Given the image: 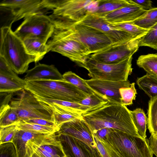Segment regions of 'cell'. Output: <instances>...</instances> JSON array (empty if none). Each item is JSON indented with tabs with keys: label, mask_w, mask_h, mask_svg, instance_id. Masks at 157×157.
<instances>
[{
	"label": "cell",
	"mask_w": 157,
	"mask_h": 157,
	"mask_svg": "<svg viewBox=\"0 0 157 157\" xmlns=\"http://www.w3.org/2000/svg\"><path fill=\"white\" fill-rule=\"evenodd\" d=\"M130 111L124 105L109 101L97 108L88 111L82 116L93 133L107 128L140 136L133 123Z\"/></svg>",
	"instance_id": "6da1fadb"
},
{
	"label": "cell",
	"mask_w": 157,
	"mask_h": 157,
	"mask_svg": "<svg viewBox=\"0 0 157 157\" xmlns=\"http://www.w3.org/2000/svg\"><path fill=\"white\" fill-rule=\"evenodd\" d=\"M53 22L54 29L47 43L48 52L52 51L59 53L81 67L90 54L74 34V25Z\"/></svg>",
	"instance_id": "7a4b0ae2"
},
{
	"label": "cell",
	"mask_w": 157,
	"mask_h": 157,
	"mask_svg": "<svg viewBox=\"0 0 157 157\" xmlns=\"http://www.w3.org/2000/svg\"><path fill=\"white\" fill-rule=\"evenodd\" d=\"M11 25L1 28L0 56L2 57L12 70L18 74L28 70L29 64L38 61L27 52L23 41L11 29Z\"/></svg>",
	"instance_id": "3957f363"
},
{
	"label": "cell",
	"mask_w": 157,
	"mask_h": 157,
	"mask_svg": "<svg viewBox=\"0 0 157 157\" xmlns=\"http://www.w3.org/2000/svg\"><path fill=\"white\" fill-rule=\"evenodd\" d=\"M25 89L38 97L73 102L79 103L89 96L64 80L28 82Z\"/></svg>",
	"instance_id": "277c9868"
},
{
	"label": "cell",
	"mask_w": 157,
	"mask_h": 157,
	"mask_svg": "<svg viewBox=\"0 0 157 157\" xmlns=\"http://www.w3.org/2000/svg\"><path fill=\"white\" fill-rule=\"evenodd\" d=\"M103 140L120 157H153L147 138L111 128Z\"/></svg>",
	"instance_id": "5b68a950"
},
{
	"label": "cell",
	"mask_w": 157,
	"mask_h": 157,
	"mask_svg": "<svg viewBox=\"0 0 157 157\" xmlns=\"http://www.w3.org/2000/svg\"><path fill=\"white\" fill-rule=\"evenodd\" d=\"M20 92L17 97L11 99L10 104L17 111L20 122L34 119L54 122L53 111L49 105L38 101L27 90L24 89Z\"/></svg>",
	"instance_id": "8992f818"
},
{
	"label": "cell",
	"mask_w": 157,
	"mask_h": 157,
	"mask_svg": "<svg viewBox=\"0 0 157 157\" xmlns=\"http://www.w3.org/2000/svg\"><path fill=\"white\" fill-rule=\"evenodd\" d=\"M132 56L115 64H106L96 62L88 58L81 67L88 72L92 79L113 81H126L132 72Z\"/></svg>",
	"instance_id": "52a82bcc"
},
{
	"label": "cell",
	"mask_w": 157,
	"mask_h": 157,
	"mask_svg": "<svg viewBox=\"0 0 157 157\" xmlns=\"http://www.w3.org/2000/svg\"><path fill=\"white\" fill-rule=\"evenodd\" d=\"M98 0H59L49 17L79 22L97 10Z\"/></svg>",
	"instance_id": "ba28073f"
},
{
	"label": "cell",
	"mask_w": 157,
	"mask_h": 157,
	"mask_svg": "<svg viewBox=\"0 0 157 157\" xmlns=\"http://www.w3.org/2000/svg\"><path fill=\"white\" fill-rule=\"evenodd\" d=\"M23 21L14 32L21 40L29 37L40 38L47 42L54 29L53 21L44 14L32 15Z\"/></svg>",
	"instance_id": "9c48e42d"
},
{
	"label": "cell",
	"mask_w": 157,
	"mask_h": 157,
	"mask_svg": "<svg viewBox=\"0 0 157 157\" xmlns=\"http://www.w3.org/2000/svg\"><path fill=\"white\" fill-rule=\"evenodd\" d=\"M54 4V1L51 0H4L0 6L10 11L13 22L32 15L44 14L45 10H53Z\"/></svg>",
	"instance_id": "30bf717a"
},
{
	"label": "cell",
	"mask_w": 157,
	"mask_h": 157,
	"mask_svg": "<svg viewBox=\"0 0 157 157\" xmlns=\"http://www.w3.org/2000/svg\"><path fill=\"white\" fill-rule=\"evenodd\" d=\"M140 39H134L126 42L113 44L102 51L90 55L88 58L100 63H119L132 56L138 50Z\"/></svg>",
	"instance_id": "8fae6325"
},
{
	"label": "cell",
	"mask_w": 157,
	"mask_h": 157,
	"mask_svg": "<svg viewBox=\"0 0 157 157\" xmlns=\"http://www.w3.org/2000/svg\"><path fill=\"white\" fill-rule=\"evenodd\" d=\"M73 33L91 54L114 44L105 34L93 28L80 23L73 27Z\"/></svg>",
	"instance_id": "7c38bea8"
},
{
	"label": "cell",
	"mask_w": 157,
	"mask_h": 157,
	"mask_svg": "<svg viewBox=\"0 0 157 157\" xmlns=\"http://www.w3.org/2000/svg\"><path fill=\"white\" fill-rule=\"evenodd\" d=\"M78 23L101 31L106 35L114 44L126 42L135 39L128 33L114 28L103 17L93 14L88 15Z\"/></svg>",
	"instance_id": "4fadbf2b"
},
{
	"label": "cell",
	"mask_w": 157,
	"mask_h": 157,
	"mask_svg": "<svg viewBox=\"0 0 157 157\" xmlns=\"http://www.w3.org/2000/svg\"><path fill=\"white\" fill-rule=\"evenodd\" d=\"M56 133L67 157H102L97 147L69 136Z\"/></svg>",
	"instance_id": "5bb4252c"
},
{
	"label": "cell",
	"mask_w": 157,
	"mask_h": 157,
	"mask_svg": "<svg viewBox=\"0 0 157 157\" xmlns=\"http://www.w3.org/2000/svg\"><path fill=\"white\" fill-rule=\"evenodd\" d=\"M85 81L91 89L107 98L109 102L121 104L119 89L129 87L131 84L128 80L113 81L91 78Z\"/></svg>",
	"instance_id": "9a60e30c"
},
{
	"label": "cell",
	"mask_w": 157,
	"mask_h": 157,
	"mask_svg": "<svg viewBox=\"0 0 157 157\" xmlns=\"http://www.w3.org/2000/svg\"><path fill=\"white\" fill-rule=\"evenodd\" d=\"M56 133L69 136L96 147L93 133L83 118L62 124L59 127V130Z\"/></svg>",
	"instance_id": "2e32d148"
},
{
	"label": "cell",
	"mask_w": 157,
	"mask_h": 157,
	"mask_svg": "<svg viewBox=\"0 0 157 157\" xmlns=\"http://www.w3.org/2000/svg\"><path fill=\"white\" fill-rule=\"evenodd\" d=\"M146 11L140 6L131 3L108 13L103 17L112 24L132 22L139 17Z\"/></svg>",
	"instance_id": "e0dca14e"
},
{
	"label": "cell",
	"mask_w": 157,
	"mask_h": 157,
	"mask_svg": "<svg viewBox=\"0 0 157 157\" xmlns=\"http://www.w3.org/2000/svg\"><path fill=\"white\" fill-rule=\"evenodd\" d=\"M24 80L26 82L43 80H63V75L53 65L39 63L26 72Z\"/></svg>",
	"instance_id": "ac0fdd59"
},
{
	"label": "cell",
	"mask_w": 157,
	"mask_h": 157,
	"mask_svg": "<svg viewBox=\"0 0 157 157\" xmlns=\"http://www.w3.org/2000/svg\"><path fill=\"white\" fill-rule=\"evenodd\" d=\"M26 82L13 70L0 71V92L13 93L25 89Z\"/></svg>",
	"instance_id": "d6986e66"
},
{
	"label": "cell",
	"mask_w": 157,
	"mask_h": 157,
	"mask_svg": "<svg viewBox=\"0 0 157 157\" xmlns=\"http://www.w3.org/2000/svg\"><path fill=\"white\" fill-rule=\"evenodd\" d=\"M22 40L28 53L35 56L38 62L42 59L48 52L47 42L42 39L29 37L26 38Z\"/></svg>",
	"instance_id": "ffe728a7"
},
{
	"label": "cell",
	"mask_w": 157,
	"mask_h": 157,
	"mask_svg": "<svg viewBox=\"0 0 157 157\" xmlns=\"http://www.w3.org/2000/svg\"><path fill=\"white\" fill-rule=\"evenodd\" d=\"M58 140L45 144L39 147L31 157H65Z\"/></svg>",
	"instance_id": "44dd1931"
},
{
	"label": "cell",
	"mask_w": 157,
	"mask_h": 157,
	"mask_svg": "<svg viewBox=\"0 0 157 157\" xmlns=\"http://www.w3.org/2000/svg\"><path fill=\"white\" fill-rule=\"evenodd\" d=\"M35 96L40 101L46 104L59 105L64 109L78 115H82L91 109L90 108L78 103L42 98L36 96Z\"/></svg>",
	"instance_id": "7402d4cb"
},
{
	"label": "cell",
	"mask_w": 157,
	"mask_h": 157,
	"mask_svg": "<svg viewBox=\"0 0 157 157\" xmlns=\"http://www.w3.org/2000/svg\"><path fill=\"white\" fill-rule=\"evenodd\" d=\"M130 4L129 0H98L97 10L93 14L103 17L108 13Z\"/></svg>",
	"instance_id": "603a6c76"
},
{
	"label": "cell",
	"mask_w": 157,
	"mask_h": 157,
	"mask_svg": "<svg viewBox=\"0 0 157 157\" xmlns=\"http://www.w3.org/2000/svg\"><path fill=\"white\" fill-rule=\"evenodd\" d=\"M47 104L49 105L52 109L53 121L56 126L58 128L61 125L64 123L82 118V115L72 113L59 105Z\"/></svg>",
	"instance_id": "cb8c5ba5"
},
{
	"label": "cell",
	"mask_w": 157,
	"mask_h": 157,
	"mask_svg": "<svg viewBox=\"0 0 157 157\" xmlns=\"http://www.w3.org/2000/svg\"><path fill=\"white\" fill-rule=\"evenodd\" d=\"M20 121L17 111L10 104L1 105L0 128L17 125Z\"/></svg>",
	"instance_id": "d4e9b609"
},
{
	"label": "cell",
	"mask_w": 157,
	"mask_h": 157,
	"mask_svg": "<svg viewBox=\"0 0 157 157\" xmlns=\"http://www.w3.org/2000/svg\"><path fill=\"white\" fill-rule=\"evenodd\" d=\"M136 83L150 99L157 96V77L147 74L137 78Z\"/></svg>",
	"instance_id": "484cf974"
},
{
	"label": "cell",
	"mask_w": 157,
	"mask_h": 157,
	"mask_svg": "<svg viewBox=\"0 0 157 157\" xmlns=\"http://www.w3.org/2000/svg\"><path fill=\"white\" fill-rule=\"evenodd\" d=\"M136 63L147 74L157 77V53L141 55L137 59Z\"/></svg>",
	"instance_id": "4316f807"
},
{
	"label": "cell",
	"mask_w": 157,
	"mask_h": 157,
	"mask_svg": "<svg viewBox=\"0 0 157 157\" xmlns=\"http://www.w3.org/2000/svg\"><path fill=\"white\" fill-rule=\"evenodd\" d=\"M133 123L138 133L141 137L146 139V131L147 124V118L142 109L138 108L130 111Z\"/></svg>",
	"instance_id": "83f0119b"
},
{
	"label": "cell",
	"mask_w": 157,
	"mask_h": 157,
	"mask_svg": "<svg viewBox=\"0 0 157 157\" xmlns=\"http://www.w3.org/2000/svg\"><path fill=\"white\" fill-rule=\"evenodd\" d=\"M132 22L142 28L149 30L157 23V7L146 10Z\"/></svg>",
	"instance_id": "f1b7e54d"
},
{
	"label": "cell",
	"mask_w": 157,
	"mask_h": 157,
	"mask_svg": "<svg viewBox=\"0 0 157 157\" xmlns=\"http://www.w3.org/2000/svg\"><path fill=\"white\" fill-rule=\"evenodd\" d=\"M63 76L65 80L76 86L88 96L97 93L89 86L85 80L71 71L65 72Z\"/></svg>",
	"instance_id": "f546056e"
},
{
	"label": "cell",
	"mask_w": 157,
	"mask_h": 157,
	"mask_svg": "<svg viewBox=\"0 0 157 157\" xmlns=\"http://www.w3.org/2000/svg\"><path fill=\"white\" fill-rule=\"evenodd\" d=\"M147 125L151 134H157V96L149 101Z\"/></svg>",
	"instance_id": "4dcf8cb0"
},
{
	"label": "cell",
	"mask_w": 157,
	"mask_h": 157,
	"mask_svg": "<svg viewBox=\"0 0 157 157\" xmlns=\"http://www.w3.org/2000/svg\"><path fill=\"white\" fill-rule=\"evenodd\" d=\"M111 25L116 29L128 33L136 39H140L149 30L142 28L134 24L132 22Z\"/></svg>",
	"instance_id": "1f68e13d"
},
{
	"label": "cell",
	"mask_w": 157,
	"mask_h": 157,
	"mask_svg": "<svg viewBox=\"0 0 157 157\" xmlns=\"http://www.w3.org/2000/svg\"><path fill=\"white\" fill-rule=\"evenodd\" d=\"M17 126L19 129L35 133H53L59 130V128H57L34 124L19 123L17 124Z\"/></svg>",
	"instance_id": "d6a6232c"
},
{
	"label": "cell",
	"mask_w": 157,
	"mask_h": 157,
	"mask_svg": "<svg viewBox=\"0 0 157 157\" xmlns=\"http://www.w3.org/2000/svg\"><path fill=\"white\" fill-rule=\"evenodd\" d=\"M109 101V100L104 96L95 93L88 96L78 103L90 108L91 110L101 106Z\"/></svg>",
	"instance_id": "836d02e7"
},
{
	"label": "cell",
	"mask_w": 157,
	"mask_h": 157,
	"mask_svg": "<svg viewBox=\"0 0 157 157\" xmlns=\"http://www.w3.org/2000/svg\"><path fill=\"white\" fill-rule=\"evenodd\" d=\"M140 46H147L157 50V23L140 39Z\"/></svg>",
	"instance_id": "e575fe53"
},
{
	"label": "cell",
	"mask_w": 157,
	"mask_h": 157,
	"mask_svg": "<svg viewBox=\"0 0 157 157\" xmlns=\"http://www.w3.org/2000/svg\"><path fill=\"white\" fill-rule=\"evenodd\" d=\"M119 91L121 105L126 106L133 104V100H135L137 94L134 82L131 83L129 87L120 89Z\"/></svg>",
	"instance_id": "d590c367"
},
{
	"label": "cell",
	"mask_w": 157,
	"mask_h": 157,
	"mask_svg": "<svg viewBox=\"0 0 157 157\" xmlns=\"http://www.w3.org/2000/svg\"><path fill=\"white\" fill-rule=\"evenodd\" d=\"M93 135L96 147L102 157H120L104 140Z\"/></svg>",
	"instance_id": "8d00e7d4"
},
{
	"label": "cell",
	"mask_w": 157,
	"mask_h": 157,
	"mask_svg": "<svg viewBox=\"0 0 157 157\" xmlns=\"http://www.w3.org/2000/svg\"><path fill=\"white\" fill-rule=\"evenodd\" d=\"M17 129V125L0 128V144L12 142Z\"/></svg>",
	"instance_id": "74e56055"
},
{
	"label": "cell",
	"mask_w": 157,
	"mask_h": 157,
	"mask_svg": "<svg viewBox=\"0 0 157 157\" xmlns=\"http://www.w3.org/2000/svg\"><path fill=\"white\" fill-rule=\"evenodd\" d=\"M0 157H18L15 147L12 142L0 144Z\"/></svg>",
	"instance_id": "f35d334b"
},
{
	"label": "cell",
	"mask_w": 157,
	"mask_h": 157,
	"mask_svg": "<svg viewBox=\"0 0 157 157\" xmlns=\"http://www.w3.org/2000/svg\"><path fill=\"white\" fill-rule=\"evenodd\" d=\"M19 123L34 124L43 126L57 128L54 122L42 119H29L21 121Z\"/></svg>",
	"instance_id": "ab89813d"
},
{
	"label": "cell",
	"mask_w": 157,
	"mask_h": 157,
	"mask_svg": "<svg viewBox=\"0 0 157 157\" xmlns=\"http://www.w3.org/2000/svg\"><path fill=\"white\" fill-rule=\"evenodd\" d=\"M131 3L138 5L145 10L152 9V2L150 0H129Z\"/></svg>",
	"instance_id": "60d3db41"
},
{
	"label": "cell",
	"mask_w": 157,
	"mask_h": 157,
	"mask_svg": "<svg viewBox=\"0 0 157 157\" xmlns=\"http://www.w3.org/2000/svg\"><path fill=\"white\" fill-rule=\"evenodd\" d=\"M148 140L149 146L151 151L157 157V134H151Z\"/></svg>",
	"instance_id": "b9f144b4"
},
{
	"label": "cell",
	"mask_w": 157,
	"mask_h": 157,
	"mask_svg": "<svg viewBox=\"0 0 157 157\" xmlns=\"http://www.w3.org/2000/svg\"><path fill=\"white\" fill-rule=\"evenodd\" d=\"M111 129L104 128L97 130L93 133L100 140H104L106 139L107 135L110 132Z\"/></svg>",
	"instance_id": "7bdbcfd3"
},
{
	"label": "cell",
	"mask_w": 157,
	"mask_h": 157,
	"mask_svg": "<svg viewBox=\"0 0 157 157\" xmlns=\"http://www.w3.org/2000/svg\"><path fill=\"white\" fill-rule=\"evenodd\" d=\"M65 157H67L66 156Z\"/></svg>",
	"instance_id": "ee69618b"
}]
</instances>
